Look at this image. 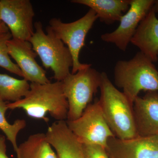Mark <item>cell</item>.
Returning a JSON list of instances; mask_svg holds the SVG:
<instances>
[{"instance_id":"obj_16","label":"cell","mask_w":158,"mask_h":158,"mask_svg":"<svg viewBox=\"0 0 158 158\" xmlns=\"http://www.w3.org/2000/svg\"><path fill=\"white\" fill-rule=\"evenodd\" d=\"M16 153L17 158H58L44 133L29 136L18 146Z\"/></svg>"},{"instance_id":"obj_20","label":"cell","mask_w":158,"mask_h":158,"mask_svg":"<svg viewBox=\"0 0 158 158\" xmlns=\"http://www.w3.org/2000/svg\"><path fill=\"white\" fill-rule=\"evenodd\" d=\"M85 158H110L105 148L96 144H83Z\"/></svg>"},{"instance_id":"obj_15","label":"cell","mask_w":158,"mask_h":158,"mask_svg":"<svg viewBox=\"0 0 158 158\" xmlns=\"http://www.w3.org/2000/svg\"><path fill=\"white\" fill-rule=\"evenodd\" d=\"M131 0H73L71 2L89 7L102 22L107 24L119 21L128 11Z\"/></svg>"},{"instance_id":"obj_1","label":"cell","mask_w":158,"mask_h":158,"mask_svg":"<svg viewBox=\"0 0 158 158\" xmlns=\"http://www.w3.org/2000/svg\"><path fill=\"white\" fill-rule=\"evenodd\" d=\"M8 109H22L27 116L36 119L49 121L48 113L57 121L67 119L69 105L62 81L46 84L31 83L28 93L24 98L8 103Z\"/></svg>"},{"instance_id":"obj_2","label":"cell","mask_w":158,"mask_h":158,"mask_svg":"<svg viewBox=\"0 0 158 158\" xmlns=\"http://www.w3.org/2000/svg\"><path fill=\"white\" fill-rule=\"evenodd\" d=\"M99 103L107 123L115 137L128 140L138 137L133 105L123 92L113 85L107 75L102 73Z\"/></svg>"},{"instance_id":"obj_6","label":"cell","mask_w":158,"mask_h":158,"mask_svg":"<svg viewBox=\"0 0 158 158\" xmlns=\"http://www.w3.org/2000/svg\"><path fill=\"white\" fill-rule=\"evenodd\" d=\"M98 19L96 13L90 9L83 17L73 22L63 23L58 18L52 19L49 21L46 31L62 40L72 56L73 65L71 73H76L91 65L81 63L79 61V55L85 45L87 34Z\"/></svg>"},{"instance_id":"obj_21","label":"cell","mask_w":158,"mask_h":158,"mask_svg":"<svg viewBox=\"0 0 158 158\" xmlns=\"http://www.w3.org/2000/svg\"><path fill=\"white\" fill-rule=\"evenodd\" d=\"M6 140V137L0 135V158H9L6 153L7 146Z\"/></svg>"},{"instance_id":"obj_3","label":"cell","mask_w":158,"mask_h":158,"mask_svg":"<svg viewBox=\"0 0 158 158\" xmlns=\"http://www.w3.org/2000/svg\"><path fill=\"white\" fill-rule=\"evenodd\" d=\"M115 85L133 105L140 91L158 92V70L141 52L129 60H119L114 69Z\"/></svg>"},{"instance_id":"obj_7","label":"cell","mask_w":158,"mask_h":158,"mask_svg":"<svg viewBox=\"0 0 158 158\" xmlns=\"http://www.w3.org/2000/svg\"><path fill=\"white\" fill-rule=\"evenodd\" d=\"M66 122L82 144H96L106 149L108 140L115 137L105 119L98 101L88 105L77 119Z\"/></svg>"},{"instance_id":"obj_5","label":"cell","mask_w":158,"mask_h":158,"mask_svg":"<svg viewBox=\"0 0 158 158\" xmlns=\"http://www.w3.org/2000/svg\"><path fill=\"white\" fill-rule=\"evenodd\" d=\"M101 81L102 73L90 65L76 73H70L62 81L69 105L68 121L76 120L81 116L100 88Z\"/></svg>"},{"instance_id":"obj_14","label":"cell","mask_w":158,"mask_h":158,"mask_svg":"<svg viewBox=\"0 0 158 158\" xmlns=\"http://www.w3.org/2000/svg\"><path fill=\"white\" fill-rule=\"evenodd\" d=\"M131 43L153 62L157 61L158 19L153 7L139 24Z\"/></svg>"},{"instance_id":"obj_4","label":"cell","mask_w":158,"mask_h":158,"mask_svg":"<svg viewBox=\"0 0 158 158\" xmlns=\"http://www.w3.org/2000/svg\"><path fill=\"white\" fill-rule=\"evenodd\" d=\"M35 31L29 40L33 50L39 56L43 66L51 69L57 81H62L71 73L73 59L70 51L62 40L50 31H44L42 23H34Z\"/></svg>"},{"instance_id":"obj_8","label":"cell","mask_w":158,"mask_h":158,"mask_svg":"<svg viewBox=\"0 0 158 158\" xmlns=\"http://www.w3.org/2000/svg\"><path fill=\"white\" fill-rule=\"evenodd\" d=\"M34 15L29 0H0V18L13 39L29 41L34 33Z\"/></svg>"},{"instance_id":"obj_24","label":"cell","mask_w":158,"mask_h":158,"mask_svg":"<svg viewBox=\"0 0 158 158\" xmlns=\"http://www.w3.org/2000/svg\"><path fill=\"white\" fill-rule=\"evenodd\" d=\"M2 23V20L1 19V18H0V24Z\"/></svg>"},{"instance_id":"obj_18","label":"cell","mask_w":158,"mask_h":158,"mask_svg":"<svg viewBox=\"0 0 158 158\" xmlns=\"http://www.w3.org/2000/svg\"><path fill=\"white\" fill-rule=\"evenodd\" d=\"M8 103L0 99V129L5 134L7 139L12 144L14 151H17V137L20 131L26 127V121L24 119H17L13 124H10L6 117V113L8 110Z\"/></svg>"},{"instance_id":"obj_22","label":"cell","mask_w":158,"mask_h":158,"mask_svg":"<svg viewBox=\"0 0 158 158\" xmlns=\"http://www.w3.org/2000/svg\"><path fill=\"white\" fill-rule=\"evenodd\" d=\"M9 31L8 27L4 23H2L0 24V35L5 33L9 32Z\"/></svg>"},{"instance_id":"obj_19","label":"cell","mask_w":158,"mask_h":158,"mask_svg":"<svg viewBox=\"0 0 158 158\" xmlns=\"http://www.w3.org/2000/svg\"><path fill=\"white\" fill-rule=\"evenodd\" d=\"M11 38L12 36L10 31L0 35V66L11 73L23 77L19 67L10 59L7 42Z\"/></svg>"},{"instance_id":"obj_11","label":"cell","mask_w":158,"mask_h":158,"mask_svg":"<svg viewBox=\"0 0 158 158\" xmlns=\"http://www.w3.org/2000/svg\"><path fill=\"white\" fill-rule=\"evenodd\" d=\"M9 56L18 66L24 79L31 83L46 84L50 83L46 73L37 63V55L28 41L11 38L7 42Z\"/></svg>"},{"instance_id":"obj_10","label":"cell","mask_w":158,"mask_h":158,"mask_svg":"<svg viewBox=\"0 0 158 158\" xmlns=\"http://www.w3.org/2000/svg\"><path fill=\"white\" fill-rule=\"evenodd\" d=\"M106 150L110 158H158V135L121 140H108Z\"/></svg>"},{"instance_id":"obj_25","label":"cell","mask_w":158,"mask_h":158,"mask_svg":"<svg viewBox=\"0 0 158 158\" xmlns=\"http://www.w3.org/2000/svg\"></svg>"},{"instance_id":"obj_23","label":"cell","mask_w":158,"mask_h":158,"mask_svg":"<svg viewBox=\"0 0 158 158\" xmlns=\"http://www.w3.org/2000/svg\"><path fill=\"white\" fill-rule=\"evenodd\" d=\"M153 8L155 12L156 15L158 19V0L155 1L154 4L153 6Z\"/></svg>"},{"instance_id":"obj_17","label":"cell","mask_w":158,"mask_h":158,"mask_svg":"<svg viewBox=\"0 0 158 158\" xmlns=\"http://www.w3.org/2000/svg\"><path fill=\"white\" fill-rule=\"evenodd\" d=\"M30 89V84L25 79L19 80L0 73V99L2 100L18 101L26 96Z\"/></svg>"},{"instance_id":"obj_12","label":"cell","mask_w":158,"mask_h":158,"mask_svg":"<svg viewBox=\"0 0 158 158\" xmlns=\"http://www.w3.org/2000/svg\"><path fill=\"white\" fill-rule=\"evenodd\" d=\"M133 108L138 137L158 135V91H148L143 97H137Z\"/></svg>"},{"instance_id":"obj_9","label":"cell","mask_w":158,"mask_h":158,"mask_svg":"<svg viewBox=\"0 0 158 158\" xmlns=\"http://www.w3.org/2000/svg\"><path fill=\"white\" fill-rule=\"evenodd\" d=\"M154 0H131L129 9L121 18L118 27L102 35L103 41L115 44L125 52L137 28L154 4Z\"/></svg>"},{"instance_id":"obj_13","label":"cell","mask_w":158,"mask_h":158,"mask_svg":"<svg viewBox=\"0 0 158 158\" xmlns=\"http://www.w3.org/2000/svg\"><path fill=\"white\" fill-rule=\"evenodd\" d=\"M47 139L58 158H85L83 144L78 140L65 120L57 121L49 127Z\"/></svg>"}]
</instances>
